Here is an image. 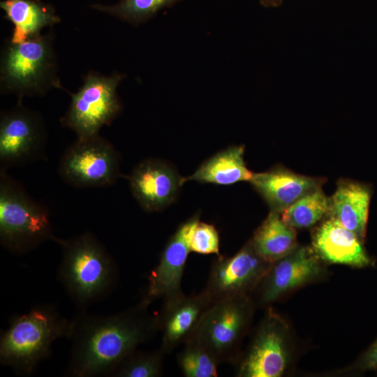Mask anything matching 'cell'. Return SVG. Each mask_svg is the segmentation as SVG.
<instances>
[{
  "mask_svg": "<svg viewBox=\"0 0 377 377\" xmlns=\"http://www.w3.org/2000/svg\"><path fill=\"white\" fill-rule=\"evenodd\" d=\"M141 301L118 313L85 311L71 320V355L66 374L73 377L108 376L126 357L158 331L157 317Z\"/></svg>",
  "mask_w": 377,
  "mask_h": 377,
  "instance_id": "obj_1",
  "label": "cell"
},
{
  "mask_svg": "<svg viewBox=\"0 0 377 377\" xmlns=\"http://www.w3.org/2000/svg\"><path fill=\"white\" fill-rule=\"evenodd\" d=\"M54 242L62 253L58 279L79 308L85 309L113 290L118 279L117 264L94 234L56 237Z\"/></svg>",
  "mask_w": 377,
  "mask_h": 377,
  "instance_id": "obj_2",
  "label": "cell"
},
{
  "mask_svg": "<svg viewBox=\"0 0 377 377\" xmlns=\"http://www.w3.org/2000/svg\"><path fill=\"white\" fill-rule=\"evenodd\" d=\"M71 326V320L50 304L36 305L25 313L13 316L1 334V364L18 375L32 374L48 357L57 339L69 337Z\"/></svg>",
  "mask_w": 377,
  "mask_h": 377,
  "instance_id": "obj_3",
  "label": "cell"
},
{
  "mask_svg": "<svg viewBox=\"0 0 377 377\" xmlns=\"http://www.w3.org/2000/svg\"><path fill=\"white\" fill-rule=\"evenodd\" d=\"M52 30L20 43L8 40L0 59V93L24 97L41 96L61 85Z\"/></svg>",
  "mask_w": 377,
  "mask_h": 377,
  "instance_id": "obj_4",
  "label": "cell"
},
{
  "mask_svg": "<svg viewBox=\"0 0 377 377\" xmlns=\"http://www.w3.org/2000/svg\"><path fill=\"white\" fill-rule=\"evenodd\" d=\"M47 208L33 199L6 170L0 171V242L23 254L49 239L54 241Z\"/></svg>",
  "mask_w": 377,
  "mask_h": 377,
  "instance_id": "obj_5",
  "label": "cell"
},
{
  "mask_svg": "<svg viewBox=\"0 0 377 377\" xmlns=\"http://www.w3.org/2000/svg\"><path fill=\"white\" fill-rule=\"evenodd\" d=\"M126 75L114 71L110 75L89 71L77 91L71 93V102L60 119L64 127L73 131L77 138L99 134L118 117L121 103L117 88Z\"/></svg>",
  "mask_w": 377,
  "mask_h": 377,
  "instance_id": "obj_6",
  "label": "cell"
},
{
  "mask_svg": "<svg viewBox=\"0 0 377 377\" xmlns=\"http://www.w3.org/2000/svg\"><path fill=\"white\" fill-rule=\"evenodd\" d=\"M250 314L251 305L246 296L212 303L186 341L202 346L219 364L232 362L236 358Z\"/></svg>",
  "mask_w": 377,
  "mask_h": 377,
  "instance_id": "obj_7",
  "label": "cell"
},
{
  "mask_svg": "<svg viewBox=\"0 0 377 377\" xmlns=\"http://www.w3.org/2000/svg\"><path fill=\"white\" fill-rule=\"evenodd\" d=\"M119 162L114 147L99 134L77 138L64 151L58 173L73 186H108L119 176Z\"/></svg>",
  "mask_w": 377,
  "mask_h": 377,
  "instance_id": "obj_8",
  "label": "cell"
},
{
  "mask_svg": "<svg viewBox=\"0 0 377 377\" xmlns=\"http://www.w3.org/2000/svg\"><path fill=\"white\" fill-rule=\"evenodd\" d=\"M47 130L42 116L17 101L0 115L1 169L35 161L44 155Z\"/></svg>",
  "mask_w": 377,
  "mask_h": 377,
  "instance_id": "obj_9",
  "label": "cell"
},
{
  "mask_svg": "<svg viewBox=\"0 0 377 377\" xmlns=\"http://www.w3.org/2000/svg\"><path fill=\"white\" fill-rule=\"evenodd\" d=\"M271 264L256 252L249 241L231 257L218 256L203 291L212 304L246 296L248 290L258 285Z\"/></svg>",
  "mask_w": 377,
  "mask_h": 377,
  "instance_id": "obj_10",
  "label": "cell"
},
{
  "mask_svg": "<svg viewBox=\"0 0 377 377\" xmlns=\"http://www.w3.org/2000/svg\"><path fill=\"white\" fill-rule=\"evenodd\" d=\"M199 221L193 216L179 226L167 242L158 265L149 276L146 293L142 301L150 304L154 300L164 301L183 294L182 281L188 253L191 232Z\"/></svg>",
  "mask_w": 377,
  "mask_h": 377,
  "instance_id": "obj_11",
  "label": "cell"
},
{
  "mask_svg": "<svg viewBox=\"0 0 377 377\" xmlns=\"http://www.w3.org/2000/svg\"><path fill=\"white\" fill-rule=\"evenodd\" d=\"M287 351L279 321L268 316L260 326L237 372L242 377H279L286 367Z\"/></svg>",
  "mask_w": 377,
  "mask_h": 377,
  "instance_id": "obj_12",
  "label": "cell"
},
{
  "mask_svg": "<svg viewBox=\"0 0 377 377\" xmlns=\"http://www.w3.org/2000/svg\"><path fill=\"white\" fill-rule=\"evenodd\" d=\"M183 177L168 164L155 159L140 163L129 177L133 195L147 212L158 211L170 205L183 184Z\"/></svg>",
  "mask_w": 377,
  "mask_h": 377,
  "instance_id": "obj_13",
  "label": "cell"
},
{
  "mask_svg": "<svg viewBox=\"0 0 377 377\" xmlns=\"http://www.w3.org/2000/svg\"><path fill=\"white\" fill-rule=\"evenodd\" d=\"M211 304L203 290L196 295L183 293L165 300L161 313L156 316L158 330L162 334L161 350L165 355L168 354L184 343Z\"/></svg>",
  "mask_w": 377,
  "mask_h": 377,
  "instance_id": "obj_14",
  "label": "cell"
},
{
  "mask_svg": "<svg viewBox=\"0 0 377 377\" xmlns=\"http://www.w3.org/2000/svg\"><path fill=\"white\" fill-rule=\"evenodd\" d=\"M318 257L312 249L295 248L283 258L272 263L258 284L260 301L274 302L284 293L306 282L320 271Z\"/></svg>",
  "mask_w": 377,
  "mask_h": 377,
  "instance_id": "obj_15",
  "label": "cell"
},
{
  "mask_svg": "<svg viewBox=\"0 0 377 377\" xmlns=\"http://www.w3.org/2000/svg\"><path fill=\"white\" fill-rule=\"evenodd\" d=\"M274 211L281 214L297 200L322 187L324 179L309 177L276 166L253 173L249 182Z\"/></svg>",
  "mask_w": 377,
  "mask_h": 377,
  "instance_id": "obj_16",
  "label": "cell"
},
{
  "mask_svg": "<svg viewBox=\"0 0 377 377\" xmlns=\"http://www.w3.org/2000/svg\"><path fill=\"white\" fill-rule=\"evenodd\" d=\"M313 232L312 249L323 260L362 267L370 264L362 239L337 219L327 216Z\"/></svg>",
  "mask_w": 377,
  "mask_h": 377,
  "instance_id": "obj_17",
  "label": "cell"
},
{
  "mask_svg": "<svg viewBox=\"0 0 377 377\" xmlns=\"http://www.w3.org/2000/svg\"><path fill=\"white\" fill-rule=\"evenodd\" d=\"M0 8L13 29L8 41L20 43L41 34L61 22L54 7L41 0H3Z\"/></svg>",
  "mask_w": 377,
  "mask_h": 377,
  "instance_id": "obj_18",
  "label": "cell"
},
{
  "mask_svg": "<svg viewBox=\"0 0 377 377\" xmlns=\"http://www.w3.org/2000/svg\"><path fill=\"white\" fill-rule=\"evenodd\" d=\"M330 198L328 215L339 221L361 239L364 237L371 193L364 185L342 179Z\"/></svg>",
  "mask_w": 377,
  "mask_h": 377,
  "instance_id": "obj_19",
  "label": "cell"
},
{
  "mask_svg": "<svg viewBox=\"0 0 377 377\" xmlns=\"http://www.w3.org/2000/svg\"><path fill=\"white\" fill-rule=\"evenodd\" d=\"M243 145L232 146L206 160L193 174L183 177V184L188 181L200 183L230 185L251 179L253 172L246 166Z\"/></svg>",
  "mask_w": 377,
  "mask_h": 377,
  "instance_id": "obj_20",
  "label": "cell"
},
{
  "mask_svg": "<svg viewBox=\"0 0 377 377\" xmlns=\"http://www.w3.org/2000/svg\"><path fill=\"white\" fill-rule=\"evenodd\" d=\"M256 252L272 263L296 248L295 230L287 225L278 212L271 211L251 240Z\"/></svg>",
  "mask_w": 377,
  "mask_h": 377,
  "instance_id": "obj_21",
  "label": "cell"
},
{
  "mask_svg": "<svg viewBox=\"0 0 377 377\" xmlns=\"http://www.w3.org/2000/svg\"><path fill=\"white\" fill-rule=\"evenodd\" d=\"M330 198L322 187L304 195L280 214L283 221L294 229L311 228L328 215Z\"/></svg>",
  "mask_w": 377,
  "mask_h": 377,
  "instance_id": "obj_22",
  "label": "cell"
},
{
  "mask_svg": "<svg viewBox=\"0 0 377 377\" xmlns=\"http://www.w3.org/2000/svg\"><path fill=\"white\" fill-rule=\"evenodd\" d=\"M181 0H120L113 4L91 3L89 7L131 25L138 26L153 17L161 10Z\"/></svg>",
  "mask_w": 377,
  "mask_h": 377,
  "instance_id": "obj_23",
  "label": "cell"
},
{
  "mask_svg": "<svg viewBox=\"0 0 377 377\" xmlns=\"http://www.w3.org/2000/svg\"><path fill=\"white\" fill-rule=\"evenodd\" d=\"M178 365L186 377H216L219 364L202 346L186 341L177 357Z\"/></svg>",
  "mask_w": 377,
  "mask_h": 377,
  "instance_id": "obj_24",
  "label": "cell"
},
{
  "mask_svg": "<svg viewBox=\"0 0 377 377\" xmlns=\"http://www.w3.org/2000/svg\"><path fill=\"white\" fill-rule=\"evenodd\" d=\"M164 355L160 348L149 352L135 350L115 367L108 376H160L163 372Z\"/></svg>",
  "mask_w": 377,
  "mask_h": 377,
  "instance_id": "obj_25",
  "label": "cell"
},
{
  "mask_svg": "<svg viewBox=\"0 0 377 377\" xmlns=\"http://www.w3.org/2000/svg\"><path fill=\"white\" fill-rule=\"evenodd\" d=\"M190 250L200 254L219 253V235L214 226L198 221L189 240Z\"/></svg>",
  "mask_w": 377,
  "mask_h": 377,
  "instance_id": "obj_26",
  "label": "cell"
},
{
  "mask_svg": "<svg viewBox=\"0 0 377 377\" xmlns=\"http://www.w3.org/2000/svg\"><path fill=\"white\" fill-rule=\"evenodd\" d=\"M361 366L367 369H377V340L364 356Z\"/></svg>",
  "mask_w": 377,
  "mask_h": 377,
  "instance_id": "obj_27",
  "label": "cell"
},
{
  "mask_svg": "<svg viewBox=\"0 0 377 377\" xmlns=\"http://www.w3.org/2000/svg\"><path fill=\"white\" fill-rule=\"evenodd\" d=\"M262 6L266 8H276L279 6L283 0H259Z\"/></svg>",
  "mask_w": 377,
  "mask_h": 377,
  "instance_id": "obj_28",
  "label": "cell"
}]
</instances>
